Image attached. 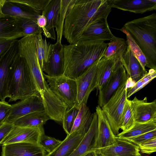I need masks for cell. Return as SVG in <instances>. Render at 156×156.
I'll return each instance as SVG.
<instances>
[{
	"label": "cell",
	"mask_w": 156,
	"mask_h": 156,
	"mask_svg": "<svg viewBox=\"0 0 156 156\" xmlns=\"http://www.w3.org/2000/svg\"><path fill=\"white\" fill-rule=\"evenodd\" d=\"M156 137V129L127 140L137 146Z\"/></svg>",
	"instance_id": "cell-41"
},
{
	"label": "cell",
	"mask_w": 156,
	"mask_h": 156,
	"mask_svg": "<svg viewBox=\"0 0 156 156\" xmlns=\"http://www.w3.org/2000/svg\"><path fill=\"white\" fill-rule=\"evenodd\" d=\"M93 116V113L91 112L87 104L81 105L70 133L76 131L85 134L90 127Z\"/></svg>",
	"instance_id": "cell-27"
},
{
	"label": "cell",
	"mask_w": 156,
	"mask_h": 156,
	"mask_svg": "<svg viewBox=\"0 0 156 156\" xmlns=\"http://www.w3.org/2000/svg\"><path fill=\"white\" fill-rule=\"evenodd\" d=\"M156 76V70L150 69L148 72L141 79L131 87L127 88V98L143 88L151 81Z\"/></svg>",
	"instance_id": "cell-36"
},
{
	"label": "cell",
	"mask_w": 156,
	"mask_h": 156,
	"mask_svg": "<svg viewBox=\"0 0 156 156\" xmlns=\"http://www.w3.org/2000/svg\"><path fill=\"white\" fill-rule=\"evenodd\" d=\"M34 35H30L19 40L20 55L25 60L33 76L38 91L45 89L48 83L40 68L36 52Z\"/></svg>",
	"instance_id": "cell-5"
},
{
	"label": "cell",
	"mask_w": 156,
	"mask_h": 156,
	"mask_svg": "<svg viewBox=\"0 0 156 156\" xmlns=\"http://www.w3.org/2000/svg\"><path fill=\"white\" fill-rule=\"evenodd\" d=\"M109 146L94 150L96 156H142L138 146L118 138Z\"/></svg>",
	"instance_id": "cell-15"
},
{
	"label": "cell",
	"mask_w": 156,
	"mask_h": 156,
	"mask_svg": "<svg viewBox=\"0 0 156 156\" xmlns=\"http://www.w3.org/2000/svg\"><path fill=\"white\" fill-rule=\"evenodd\" d=\"M127 45L124 39L116 37L108 43L104 56L120 61L126 50Z\"/></svg>",
	"instance_id": "cell-32"
},
{
	"label": "cell",
	"mask_w": 156,
	"mask_h": 156,
	"mask_svg": "<svg viewBox=\"0 0 156 156\" xmlns=\"http://www.w3.org/2000/svg\"><path fill=\"white\" fill-rule=\"evenodd\" d=\"M2 11L7 16L16 19L28 18L37 21L38 16L40 15L25 5L13 0H6Z\"/></svg>",
	"instance_id": "cell-24"
},
{
	"label": "cell",
	"mask_w": 156,
	"mask_h": 156,
	"mask_svg": "<svg viewBox=\"0 0 156 156\" xmlns=\"http://www.w3.org/2000/svg\"><path fill=\"white\" fill-rule=\"evenodd\" d=\"M6 0H0V18L6 16L3 13L2 9L3 6Z\"/></svg>",
	"instance_id": "cell-47"
},
{
	"label": "cell",
	"mask_w": 156,
	"mask_h": 156,
	"mask_svg": "<svg viewBox=\"0 0 156 156\" xmlns=\"http://www.w3.org/2000/svg\"><path fill=\"white\" fill-rule=\"evenodd\" d=\"M123 27L145 55L146 67L156 70V13L129 21Z\"/></svg>",
	"instance_id": "cell-3"
},
{
	"label": "cell",
	"mask_w": 156,
	"mask_h": 156,
	"mask_svg": "<svg viewBox=\"0 0 156 156\" xmlns=\"http://www.w3.org/2000/svg\"><path fill=\"white\" fill-rule=\"evenodd\" d=\"M98 132V118L96 112L93 113L91 125L83 139L69 156H84L94 150Z\"/></svg>",
	"instance_id": "cell-20"
},
{
	"label": "cell",
	"mask_w": 156,
	"mask_h": 156,
	"mask_svg": "<svg viewBox=\"0 0 156 156\" xmlns=\"http://www.w3.org/2000/svg\"><path fill=\"white\" fill-rule=\"evenodd\" d=\"M44 111L40 92L11 105L9 114L5 122L12 123L16 120L29 114Z\"/></svg>",
	"instance_id": "cell-11"
},
{
	"label": "cell",
	"mask_w": 156,
	"mask_h": 156,
	"mask_svg": "<svg viewBox=\"0 0 156 156\" xmlns=\"http://www.w3.org/2000/svg\"><path fill=\"white\" fill-rule=\"evenodd\" d=\"M13 41L0 42V56L8 48Z\"/></svg>",
	"instance_id": "cell-46"
},
{
	"label": "cell",
	"mask_w": 156,
	"mask_h": 156,
	"mask_svg": "<svg viewBox=\"0 0 156 156\" xmlns=\"http://www.w3.org/2000/svg\"><path fill=\"white\" fill-rule=\"evenodd\" d=\"M48 153L39 144L17 143L2 145L1 156H45Z\"/></svg>",
	"instance_id": "cell-17"
},
{
	"label": "cell",
	"mask_w": 156,
	"mask_h": 156,
	"mask_svg": "<svg viewBox=\"0 0 156 156\" xmlns=\"http://www.w3.org/2000/svg\"><path fill=\"white\" fill-rule=\"evenodd\" d=\"M24 37L17 19L7 16L0 18V42L14 40Z\"/></svg>",
	"instance_id": "cell-25"
},
{
	"label": "cell",
	"mask_w": 156,
	"mask_h": 156,
	"mask_svg": "<svg viewBox=\"0 0 156 156\" xmlns=\"http://www.w3.org/2000/svg\"><path fill=\"white\" fill-rule=\"evenodd\" d=\"M49 119L44 111L35 112L20 118L13 124L14 126L21 127H41L43 126Z\"/></svg>",
	"instance_id": "cell-29"
},
{
	"label": "cell",
	"mask_w": 156,
	"mask_h": 156,
	"mask_svg": "<svg viewBox=\"0 0 156 156\" xmlns=\"http://www.w3.org/2000/svg\"><path fill=\"white\" fill-rule=\"evenodd\" d=\"M114 64L113 58L103 57L99 60L98 65L97 90H100L109 80L112 73Z\"/></svg>",
	"instance_id": "cell-28"
},
{
	"label": "cell",
	"mask_w": 156,
	"mask_h": 156,
	"mask_svg": "<svg viewBox=\"0 0 156 156\" xmlns=\"http://www.w3.org/2000/svg\"><path fill=\"white\" fill-rule=\"evenodd\" d=\"M18 25L25 36H34L43 32L41 28L38 26L37 20L28 18L17 19Z\"/></svg>",
	"instance_id": "cell-35"
},
{
	"label": "cell",
	"mask_w": 156,
	"mask_h": 156,
	"mask_svg": "<svg viewBox=\"0 0 156 156\" xmlns=\"http://www.w3.org/2000/svg\"><path fill=\"white\" fill-rule=\"evenodd\" d=\"M61 6V0H51L42 12L47 20L46 29L48 38L55 40V34L54 29L57 27Z\"/></svg>",
	"instance_id": "cell-23"
},
{
	"label": "cell",
	"mask_w": 156,
	"mask_h": 156,
	"mask_svg": "<svg viewBox=\"0 0 156 156\" xmlns=\"http://www.w3.org/2000/svg\"><path fill=\"white\" fill-rule=\"evenodd\" d=\"M112 8V0H73L65 16L63 35L69 44L77 42L89 26L107 19Z\"/></svg>",
	"instance_id": "cell-1"
},
{
	"label": "cell",
	"mask_w": 156,
	"mask_h": 156,
	"mask_svg": "<svg viewBox=\"0 0 156 156\" xmlns=\"http://www.w3.org/2000/svg\"><path fill=\"white\" fill-rule=\"evenodd\" d=\"M36 54L41 70L43 72L44 67L50 55L52 44L44 39L41 34L34 36Z\"/></svg>",
	"instance_id": "cell-31"
},
{
	"label": "cell",
	"mask_w": 156,
	"mask_h": 156,
	"mask_svg": "<svg viewBox=\"0 0 156 156\" xmlns=\"http://www.w3.org/2000/svg\"><path fill=\"white\" fill-rule=\"evenodd\" d=\"M140 151L150 154L156 151V137L138 145Z\"/></svg>",
	"instance_id": "cell-42"
},
{
	"label": "cell",
	"mask_w": 156,
	"mask_h": 156,
	"mask_svg": "<svg viewBox=\"0 0 156 156\" xmlns=\"http://www.w3.org/2000/svg\"><path fill=\"white\" fill-rule=\"evenodd\" d=\"M119 30L126 35L127 45L130 49L132 52L138 60L143 68L145 69V67L147 64L146 58L140 48L133 39L127 30L123 27Z\"/></svg>",
	"instance_id": "cell-34"
},
{
	"label": "cell",
	"mask_w": 156,
	"mask_h": 156,
	"mask_svg": "<svg viewBox=\"0 0 156 156\" xmlns=\"http://www.w3.org/2000/svg\"><path fill=\"white\" fill-rule=\"evenodd\" d=\"M84 156H96L95 153L94 151H90Z\"/></svg>",
	"instance_id": "cell-48"
},
{
	"label": "cell",
	"mask_w": 156,
	"mask_h": 156,
	"mask_svg": "<svg viewBox=\"0 0 156 156\" xmlns=\"http://www.w3.org/2000/svg\"><path fill=\"white\" fill-rule=\"evenodd\" d=\"M38 92L29 67L20 55L12 66L9 76V102L24 99Z\"/></svg>",
	"instance_id": "cell-4"
},
{
	"label": "cell",
	"mask_w": 156,
	"mask_h": 156,
	"mask_svg": "<svg viewBox=\"0 0 156 156\" xmlns=\"http://www.w3.org/2000/svg\"><path fill=\"white\" fill-rule=\"evenodd\" d=\"M128 76L120 61L115 60L112 73L103 87L99 90L98 103L101 108L108 101L120 86L128 82Z\"/></svg>",
	"instance_id": "cell-10"
},
{
	"label": "cell",
	"mask_w": 156,
	"mask_h": 156,
	"mask_svg": "<svg viewBox=\"0 0 156 156\" xmlns=\"http://www.w3.org/2000/svg\"><path fill=\"white\" fill-rule=\"evenodd\" d=\"M135 123V114L131 100L127 99L124 108L120 129L125 132L132 128Z\"/></svg>",
	"instance_id": "cell-33"
},
{
	"label": "cell",
	"mask_w": 156,
	"mask_h": 156,
	"mask_svg": "<svg viewBox=\"0 0 156 156\" xmlns=\"http://www.w3.org/2000/svg\"><path fill=\"white\" fill-rule=\"evenodd\" d=\"M112 7L136 14L156 9V0H112Z\"/></svg>",
	"instance_id": "cell-19"
},
{
	"label": "cell",
	"mask_w": 156,
	"mask_h": 156,
	"mask_svg": "<svg viewBox=\"0 0 156 156\" xmlns=\"http://www.w3.org/2000/svg\"><path fill=\"white\" fill-rule=\"evenodd\" d=\"M156 129V120L145 123L135 122L130 129L121 132L116 136L119 139L126 140Z\"/></svg>",
	"instance_id": "cell-30"
},
{
	"label": "cell",
	"mask_w": 156,
	"mask_h": 156,
	"mask_svg": "<svg viewBox=\"0 0 156 156\" xmlns=\"http://www.w3.org/2000/svg\"><path fill=\"white\" fill-rule=\"evenodd\" d=\"M44 134L43 126L27 127L14 125L1 144L2 145L17 143H27L39 145L40 138Z\"/></svg>",
	"instance_id": "cell-12"
},
{
	"label": "cell",
	"mask_w": 156,
	"mask_h": 156,
	"mask_svg": "<svg viewBox=\"0 0 156 156\" xmlns=\"http://www.w3.org/2000/svg\"><path fill=\"white\" fill-rule=\"evenodd\" d=\"M122 85L101 108L114 135L119 133L122 113L126 99L127 83Z\"/></svg>",
	"instance_id": "cell-6"
},
{
	"label": "cell",
	"mask_w": 156,
	"mask_h": 156,
	"mask_svg": "<svg viewBox=\"0 0 156 156\" xmlns=\"http://www.w3.org/2000/svg\"><path fill=\"white\" fill-rule=\"evenodd\" d=\"M134 109L135 122L145 123L156 120V100L147 102V98L140 100L136 97L131 100Z\"/></svg>",
	"instance_id": "cell-21"
},
{
	"label": "cell",
	"mask_w": 156,
	"mask_h": 156,
	"mask_svg": "<svg viewBox=\"0 0 156 156\" xmlns=\"http://www.w3.org/2000/svg\"><path fill=\"white\" fill-rule=\"evenodd\" d=\"M62 142V141L44 134L40 138L39 145L47 153H50L54 151Z\"/></svg>",
	"instance_id": "cell-40"
},
{
	"label": "cell",
	"mask_w": 156,
	"mask_h": 156,
	"mask_svg": "<svg viewBox=\"0 0 156 156\" xmlns=\"http://www.w3.org/2000/svg\"><path fill=\"white\" fill-rule=\"evenodd\" d=\"M80 107L74 106L67 109L64 115L62 123L63 128L67 135L69 134L71 132Z\"/></svg>",
	"instance_id": "cell-37"
},
{
	"label": "cell",
	"mask_w": 156,
	"mask_h": 156,
	"mask_svg": "<svg viewBox=\"0 0 156 156\" xmlns=\"http://www.w3.org/2000/svg\"><path fill=\"white\" fill-rule=\"evenodd\" d=\"M37 23L39 27L42 29L44 35L46 37L48 38V34L46 29L47 24L46 18L44 16L40 15L37 19Z\"/></svg>",
	"instance_id": "cell-45"
},
{
	"label": "cell",
	"mask_w": 156,
	"mask_h": 156,
	"mask_svg": "<svg viewBox=\"0 0 156 156\" xmlns=\"http://www.w3.org/2000/svg\"><path fill=\"white\" fill-rule=\"evenodd\" d=\"M51 0H13L15 2L22 4L40 14Z\"/></svg>",
	"instance_id": "cell-39"
},
{
	"label": "cell",
	"mask_w": 156,
	"mask_h": 156,
	"mask_svg": "<svg viewBox=\"0 0 156 156\" xmlns=\"http://www.w3.org/2000/svg\"><path fill=\"white\" fill-rule=\"evenodd\" d=\"M96 111L98 118V132L94 150L109 146L116 141V136L113 133L101 108L98 105Z\"/></svg>",
	"instance_id": "cell-14"
},
{
	"label": "cell",
	"mask_w": 156,
	"mask_h": 156,
	"mask_svg": "<svg viewBox=\"0 0 156 156\" xmlns=\"http://www.w3.org/2000/svg\"><path fill=\"white\" fill-rule=\"evenodd\" d=\"M44 111L49 119L62 122L64 115L68 109L67 106L50 89L48 85L40 92Z\"/></svg>",
	"instance_id": "cell-13"
},
{
	"label": "cell",
	"mask_w": 156,
	"mask_h": 156,
	"mask_svg": "<svg viewBox=\"0 0 156 156\" xmlns=\"http://www.w3.org/2000/svg\"><path fill=\"white\" fill-rule=\"evenodd\" d=\"M111 31L107 19L96 22L89 26L84 31L79 40L105 41L115 38Z\"/></svg>",
	"instance_id": "cell-18"
},
{
	"label": "cell",
	"mask_w": 156,
	"mask_h": 156,
	"mask_svg": "<svg viewBox=\"0 0 156 156\" xmlns=\"http://www.w3.org/2000/svg\"><path fill=\"white\" fill-rule=\"evenodd\" d=\"M11 105L5 101H0V127L4 123L8 115Z\"/></svg>",
	"instance_id": "cell-43"
},
{
	"label": "cell",
	"mask_w": 156,
	"mask_h": 156,
	"mask_svg": "<svg viewBox=\"0 0 156 156\" xmlns=\"http://www.w3.org/2000/svg\"><path fill=\"white\" fill-rule=\"evenodd\" d=\"M84 135L76 131L70 133L54 151L48 153L45 156H69L81 142Z\"/></svg>",
	"instance_id": "cell-26"
},
{
	"label": "cell",
	"mask_w": 156,
	"mask_h": 156,
	"mask_svg": "<svg viewBox=\"0 0 156 156\" xmlns=\"http://www.w3.org/2000/svg\"><path fill=\"white\" fill-rule=\"evenodd\" d=\"M64 71L63 45L61 42L57 41L55 44H52L50 54L43 72L49 76L55 77L63 75Z\"/></svg>",
	"instance_id": "cell-16"
},
{
	"label": "cell",
	"mask_w": 156,
	"mask_h": 156,
	"mask_svg": "<svg viewBox=\"0 0 156 156\" xmlns=\"http://www.w3.org/2000/svg\"><path fill=\"white\" fill-rule=\"evenodd\" d=\"M108 47L105 41H81L63 45L64 75L76 80L95 62L103 57Z\"/></svg>",
	"instance_id": "cell-2"
},
{
	"label": "cell",
	"mask_w": 156,
	"mask_h": 156,
	"mask_svg": "<svg viewBox=\"0 0 156 156\" xmlns=\"http://www.w3.org/2000/svg\"><path fill=\"white\" fill-rule=\"evenodd\" d=\"M20 55L19 40L13 41L0 58V99L5 101L8 98V78L12 66Z\"/></svg>",
	"instance_id": "cell-9"
},
{
	"label": "cell",
	"mask_w": 156,
	"mask_h": 156,
	"mask_svg": "<svg viewBox=\"0 0 156 156\" xmlns=\"http://www.w3.org/2000/svg\"><path fill=\"white\" fill-rule=\"evenodd\" d=\"M100 59L95 62L76 79L77 95L74 106L80 107L83 104H87L90 93L95 88H96L98 65Z\"/></svg>",
	"instance_id": "cell-8"
},
{
	"label": "cell",
	"mask_w": 156,
	"mask_h": 156,
	"mask_svg": "<svg viewBox=\"0 0 156 156\" xmlns=\"http://www.w3.org/2000/svg\"><path fill=\"white\" fill-rule=\"evenodd\" d=\"M13 126L12 123L5 122L0 127V145Z\"/></svg>",
	"instance_id": "cell-44"
},
{
	"label": "cell",
	"mask_w": 156,
	"mask_h": 156,
	"mask_svg": "<svg viewBox=\"0 0 156 156\" xmlns=\"http://www.w3.org/2000/svg\"><path fill=\"white\" fill-rule=\"evenodd\" d=\"M120 62L129 76L131 80L135 83L147 73L127 45L126 50Z\"/></svg>",
	"instance_id": "cell-22"
},
{
	"label": "cell",
	"mask_w": 156,
	"mask_h": 156,
	"mask_svg": "<svg viewBox=\"0 0 156 156\" xmlns=\"http://www.w3.org/2000/svg\"><path fill=\"white\" fill-rule=\"evenodd\" d=\"M44 76L50 89L67 106L68 109L73 107L77 95L76 80L64 75L52 77L44 73Z\"/></svg>",
	"instance_id": "cell-7"
},
{
	"label": "cell",
	"mask_w": 156,
	"mask_h": 156,
	"mask_svg": "<svg viewBox=\"0 0 156 156\" xmlns=\"http://www.w3.org/2000/svg\"><path fill=\"white\" fill-rule=\"evenodd\" d=\"M73 0H61V6L59 20L55 30L57 34V41L61 42L63 35L64 20L68 9Z\"/></svg>",
	"instance_id": "cell-38"
}]
</instances>
